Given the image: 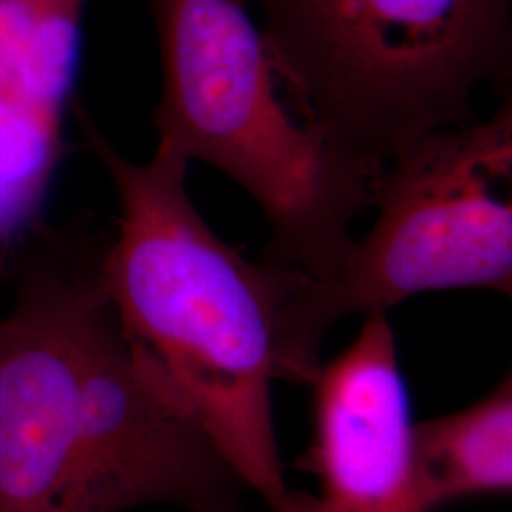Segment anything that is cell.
<instances>
[{
	"label": "cell",
	"instance_id": "obj_4",
	"mask_svg": "<svg viewBox=\"0 0 512 512\" xmlns=\"http://www.w3.org/2000/svg\"><path fill=\"white\" fill-rule=\"evenodd\" d=\"M296 112L349 160L384 169L435 129L511 97L512 0H247Z\"/></svg>",
	"mask_w": 512,
	"mask_h": 512
},
{
	"label": "cell",
	"instance_id": "obj_7",
	"mask_svg": "<svg viewBox=\"0 0 512 512\" xmlns=\"http://www.w3.org/2000/svg\"><path fill=\"white\" fill-rule=\"evenodd\" d=\"M86 0H0V112L63 143Z\"/></svg>",
	"mask_w": 512,
	"mask_h": 512
},
{
	"label": "cell",
	"instance_id": "obj_8",
	"mask_svg": "<svg viewBox=\"0 0 512 512\" xmlns=\"http://www.w3.org/2000/svg\"><path fill=\"white\" fill-rule=\"evenodd\" d=\"M410 459L431 512L467 497L511 494V376L465 410L412 421Z\"/></svg>",
	"mask_w": 512,
	"mask_h": 512
},
{
	"label": "cell",
	"instance_id": "obj_6",
	"mask_svg": "<svg viewBox=\"0 0 512 512\" xmlns=\"http://www.w3.org/2000/svg\"><path fill=\"white\" fill-rule=\"evenodd\" d=\"M311 385L315 440L304 469L319 494L298 492L291 512H431L412 471L414 420L387 313L365 315L357 338Z\"/></svg>",
	"mask_w": 512,
	"mask_h": 512
},
{
	"label": "cell",
	"instance_id": "obj_3",
	"mask_svg": "<svg viewBox=\"0 0 512 512\" xmlns=\"http://www.w3.org/2000/svg\"><path fill=\"white\" fill-rule=\"evenodd\" d=\"M247 6L150 2L164 74L158 148L215 167L255 200L272 230L258 260L319 279L348 251L384 169L349 160L296 112Z\"/></svg>",
	"mask_w": 512,
	"mask_h": 512
},
{
	"label": "cell",
	"instance_id": "obj_5",
	"mask_svg": "<svg viewBox=\"0 0 512 512\" xmlns=\"http://www.w3.org/2000/svg\"><path fill=\"white\" fill-rule=\"evenodd\" d=\"M512 97L490 120L435 129L393 156L376 220L329 274H294L279 315V380L311 384L329 330L421 293H512Z\"/></svg>",
	"mask_w": 512,
	"mask_h": 512
},
{
	"label": "cell",
	"instance_id": "obj_1",
	"mask_svg": "<svg viewBox=\"0 0 512 512\" xmlns=\"http://www.w3.org/2000/svg\"><path fill=\"white\" fill-rule=\"evenodd\" d=\"M109 238L46 232L0 317V512H247L249 488L124 329Z\"/></svg>",
	"mask_w": 512,
	"mask_h": 512
},
{
	"label": "cell",
	"instance_id": "obj_2",
	"mask_svg": "<svg viewBox=\"0 0 512 512\" xmlns=\"http://www.w3.org/2000/svg\"><path fill=\"white\" fill-rule=\"evenodd\" d=\"M76 118L118 198L103 285L129 338L158 366L222 458L268 512H291L275 435L279 315L293 272L251 262L209 228L186 188L188 162L156 148L135 164Z\"/></svg>",
	"mask_w": 512,
	"mask_h": 512
}]
</instances>
